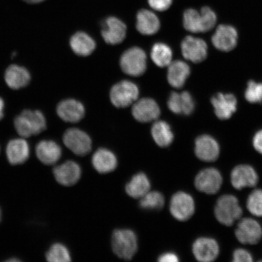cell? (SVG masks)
I'll return each instance as SVG.
<instances>
[{"instance_id": "obj_1", "label": "cell", "mask_w": 262, "mask_h": 262, "mask_svg": "<svg viewBox=\"0 0 262 262\" xmlns=\"http://www.w3.org/2000/svg\"><path fill=\"white\" fill-rule=\"evenodd\" d=\"M245 209L238 196L232 193L219 195L214 206V217L224 227H234L245 215Z\"/></svg>"}, {"instance_id": "obj_2", "label": "cell", "mask_w": 262, "mask_h": 262, "mask_svg": "<svg viewBox=\"0 0 262 262\" xmlns=\"http://www.w3.org/2000/svg\"><path fill=\"white\" fill-rule=\"evenodd\" d=\"M224 176L217 167L208 165L199 170L194 179V186L201 194L219 195L224 185Z\"/></svg>"}, {"instance_id": "obj_3", "label": "cell", "mask_w": 262, "mask_h": 262, "mask_svg": "<svg viewBox=\"0 0 262 262\" xmlns=\"http://www.w3.org/2000/svg\"><path fill=\"white\" fill-rule=\"evenodd\" d=\"M234 233L241 245L255 247L262 241V224L259 219L250 215H244L234 225Z\"/></svg>"}, {"instance_id": "obj_4", "label": "cell", "mask_w": 262, "mask_h": 262, "mask_svg": "<svg viewBox=\"0 0 262 262\" xmlns=\"http://www.w3.org/2000/svg\"><path fill=\"white\" fill-rule=\"evenodd\" d=\"M16 132L23 138L37 135L47 128V120L40 111L25 110L14 120Z\"/></svg>"}, {"instance_id": "obj_5", "label": "cell", "mask_w": 262, "mask_h": 262, "mask_svg": "<svg viewBox=\"0 0 262 262\" xmlns=\"http://www.w3.org/2000/svg\"><path fill=\"white\" fill-rule=\"evenodd\" d=\"M229 182L237 195L244 190L257 187L259 176L253 166L249 163H239L233 167L229 173Z\"/></svg>"}, {"instance_id": "obj_6", "label": "cell", "mask_w": 262, "mask_h": 262, "mask_svg": "<svg viewBox=\"0 0 262 262\" xmlns=\"http://www.w3.org/2000/svg\"><path fill=\"white\" fill-rule=\"evenodd\" d=\"M112 248L118 257L126 260L132 259L138 249L135 232L128 229L115 230L112 235Z\"/></svg>"}, {"instance_id": "obj_7", "label": "cell", "mask_w": 262, "mask_h": 262, "mask_svg": "<svg viewBox=\"0 0 262 262\" xmlns=\"http://www.w3.org/2000/svg\"><path fill=\"white\" fill-rule=\"evenodd\" d=\"M221 153L220 143L214 136L204 134L195 139L194 155L199 161L212 165L217 161Z\"/></svg>"}, {"instance_id": "obj_8", "label": "cell", "mask_w": 262, "mask_h": 262, "mask_svg": "<svg viewBox=\"0 0 262 262\" xmlns=\"http://www.w3.org/2000/svg\"><path fill=\"white\" fill-rule=\"evenodd\" d=\"M196 202L190 193L180 191L172 196L169 210L173 217L179 222H187L194 217L196 212Z\"/></svg>"}, {"instance_id": "obj_9", "label": "cell", "mask_w": 262, "mask_h": 262, "mask_svg": "<svg viewBox=\"0 0 262 262\" xmlns=\"http://www.w3.org/2000/svg\"><path fill=\"white\" fill-rule=\"evenodd\" d=\"M191 253L194 259L199 262L217 261L221 254L220 245L214 237L201 235L193 242Z\"/></svg>"}, {"instance_id": "obj_10", "label": "cell", "mask_w": 262, "mask_h": 262, "mask_svg": "<svg viewBox=\"0 0 262 262\" xmlns=\"http://www.w3.org/2000/svg\"><path fill=\"white\" fill-rule=\"evenodd\" d=\"M146 55L142 49L134 47L127 49L120 58V66L124 73L137 77L146 70Z\"/></svg>"}, {"instance_id": "obj_11", "label": "cell", "mask_w": 262, "mask_h": 262, "mask_svg": "<svg viewBox=\"0 0 262 262\" xmlns=\"http://www.w3.org/2000/svg\"><path fill=\"white\" fill-rule=\"evenodd\" d=\"M139 91L136 84L124 80L114 85L111 90V102L117 107H126L138 98Z\"/></svg>"}, {"instance_id": "obj_12", "label": "cell", "mask_w": 262, "mask_h": 262, "mask_svg": "<svg viewBox=\"0 0 262 262\" xmlns=\"http://www.w3.org/2000/svg\"><path fill=\"white\" fill-rule=\"evenodd\" d=\"M63 142L66 146L77 156H86L92 149L90 137L79 129L71 128L66 131Z\"/></svg>"}, {"instance_id": "obj_13", "label": "cell", "mask_w": 262, "mask_h": 262, "mask_svg": "<svg viewBox=\"0 0 262 262\" xmlns=\"http://www.w3.org/2000/svg\"><path fill=\"white\" fill-rule=\"evenodd\" d=\"M181 49L183 56L193 63H200L207 57V44L201 38L188 36L182 42Z\"/></svg>"}, {"instance_id": "obj_14", "label": "cell", "mask_w": 262, "mask_h": 262, "mask_svg": "<svg viewBox=\"0 0 262 262\" xmlns=\"http://www.w3.org/2000/svg\"><path fill=\"white\" fill-rule=\"evenodd\" d=\"M126 35V26L120 19L110 16L103 22L101 35L107 44H120L124 40Z\"/></svg>"}, {"instance_id": "obj_15", "label": "cell", "mask_w": 262, "mask_h": 262, "mask_svg": "<svg viewBox=\"0 0 262 262\" xmlns=\"http://www.w3.org/2000/svg\"><path fill=\"white\" fill-rule=\"evenodd\" d=\"M238 40V34L234 27L231 26L221 25L212 37L213 45L218 50L228 52L236 47Z\"/></svg>"}, {"instance_id": "obj_16", "label": "cell", "mask_w": 262, "mask_h": 262, "mask_svg": "<svg viewBox=\"0 0 262 262\" xmlns=\"http://www.w3.org/2000/svg\"><path fill=\"white\" fill-rule=\"evenodd\" d=\"M211 103L219 119L227 120L237 110L236 98L231 94L218 93L213 96Z\"/></svg>"}, {"instance_id": "obj_17", "label": "cell", "mask_w": 262, "mask_h": 262, "mask_svg": "<svg viewBox=\"0 0 262 262\" xmlns=\"http://www.w3.org/2000/svg\"><path fill=\"white\" fill-rule=\"evenodd\" d=\"M134 118L140 122L148 123L155 121L160 116L158 104L152 98H142L134 104L132 110Z\"/></svg>"}, {"instance_id": "obj_18", "label": "cell", "mask_w": 262, "mask_h": 262, "mask_svg": "<svg viewBox=\"0 0 262 262\" xmlns=\"http://www.w3.org/2000/svg\"><path fill=\"white\" fill-rule=\"evenodd\" d=\"M55 179L60 185L71 186L76 184L81 176L79 165L74 161H67L54 169Z\"/></svg>"}, {"instance_id": "obj_19", "label": "cell", "mask_w": 262, "mask_h": 262, "mask_svg": "<svg viewBox=\"0 0 262 262\" xmlns=\"http://www.w3.org/2000/svg\"><path fill=\"white\" fill-rule=\"evenodd\" d=\"M57 113L59 117L64 122L77 123L83 119L85 110L80 101L67 99L58 104Z\"/></svg>"}, {"instance_id": "obj_20", "label": "cell", "mask_w": 262, "mask_h": 262, "mask_svg": "<svg viewBox=\"0 0 262 262\" xmlns=\"http://www.w3.org/2000/svg\"><path fill=\"white\" fill-rule=\"evenodd\" d=\"M168 106L173 113L188 116L194 111L195 103L188 92H182L181 93L173 92L169 97Z\"/></svg>"}, {"instance_id": "obj_21", "label": "cell", "mask_w": 262, "mask_h": 262, "mask_svg": "<svg viewBox=\"0 0 262 262\" xmlns=\"http://www.w3.org/2000/svg\"><path fill=\"white\" fill-rule=\"evenodd\" d=\"M30 155L29 144L24 139H13L6 147V156L11 165H17L24 163Z\"/></svg>"}, {"instance_id": "obj_22", "label": "cell", "mask_w": 262, "mask_h": 262, "mask_svg": "<svg viewBox=\"0 0 262 262\" xmlns=\"http://www.w3.org/2000/svg\"><path fill=\"white\" fill-rule=\"evenodd\" d=\"M36 155L45 165H52L61 158V148L54 141L42 140L36 147Z\"/></svg>"}, {"instance_id": "obj_23", "label": "cell", "mask_w": 262, "mask_h": 262, "mask_svg": "<svg viewBox=\"0 0 262 262\" xmlns=\"http://www.w3.org/2000/svg\"><path fill=\"white\" fill-rule=\"evenodd\" d=\"M92 163L98 172L107 173L116 169L117 159L111 150L106 148H100L94 154Z\"/></svg>"}, {"instance_id": "obj_24", "label": "cell", "mask_w": 262, "mask_h": 262, "mask_svg": "<svg viewBox=\"0 0 262 262\" xmlns=\"http://www.w3.org/2000/svg\"><path fill=\"white\" fill-rule=\"evenodd\" d=\"M31 80L29 72L24 67L11 65L5 73V81L8 86L13 90H19L27 86Z\"/></svg>"}, {"instance_id": "obj_25", "label": "cell", "mask_w": 262, "mask_h": 262, "mask_svg": "<svg viewBox=\"0 0 262 262\" xmlns=\"http://www.w3.org/2000/svg\"><path fill=\"white\" fill-rule=\"evenodd\" d=\"M183 26L186 30L192 33L206 32L209 31L207 19L204 13L195 9L186 10L183 14Z\"/></svg>"}, {"instance_id": "obj_26", "label": "cell", "mask_w": 262, "mask_h": 262, "mask_svg": "<svg viewBox=\"0 0 262 262\" xmlns=\"http://www.w3.org/2000/svg\"><path fill=\"white\" fill-rule=\"evenodd\" d=\"M136 27L141 34L151 35L159 31L160 22L155 13L142 9L137 15Z\"/></svg>"}, {"instance_id": "obj_27", "label": "cell", "mask_w": 262, "mask_h": 262, "mask_svg": "<svg viewBox=\"0 0 262 262\" xmlns=\"http://www.w3.org/2000/svg\"><path fill=\"white\" fill-rule=\"evenodd\" d=\"M168 67L167 75L168 83L177 89L182 88L191 73L188 64L184 61L177 60L171 62Z\"/></svg>"}, {"instance_id": "obj_28", "label": "cell", "mask_w": 262, "mask_h": 262, "mask_svg": "<svg viewBox=\"0 0 262 262\" xmlns=\"http://www.w3.org/2000/svg\"><path fill=\"white\" fill-rule=\"evenodd\" d=\"M70 46L75 54L80 56H88L96 47L94 39L86 33L78 32L70 40Z\"/></svg>"}, {"instance_id": "obj_29", "label": "cell", "mask_w": 262, "mask_h": 262, "mask_svg": "<svg viewBox=\"0 0 262 262\" xmlns=\"http://www.w3.org/2000/svg\"><path fill=\"white\" fill-rule=\"evenodd\" d=\"M150 182L143 172H139L133 177L126 185L127 195L134 199H141L150 191Z\"/></svg>"}, {"instance_id": "obj_30", "label": "cell", "mask_w": 262, "mask_h": 262, "mask_svg": "<svg viewBox=\"0 0 262 262\" xmlns=\"http://www.w3.org/2000/svg\"><path fill=\"white\" fill-rule=\"evenodd\" d=\"M151 134L157 145L161 147L171 145L174 138L171 126L165 121H157L154 123Z\"/></svg>"}, {"instance_id": "obj_31", "label": "cell", "mask_w": 262, "mask_h": 262, "mask_svg": "<svg viewBox=\"0 0 262 262\" xmlns=\"http://www.w3.org/2000/svg\"><path fill=\"white\" fill-rule=\"evenodd\" d=\"M246 214L258 219H262V188L252 189L245 201Z\"/></svg>"}, {"instance_id": "obj_32", "label": "cell", "mask_w": 262, "mask_h": 262, "mask_svg": "<svg viewBox=\"0 0 262 262\" xmlns=\"http://www.w3.org/2000/svg\"><path fill=\"white\" fill-rule=\"evenodd\" d=\"M150 56L157 67L164 68L171 63L172 52L168 45L158 42L153 46Z\"/></svg>"}, {"instance_id": "obj_33", "label": "cell", "mask_w": 262, "mask_h": 262, "mask_svg": "<svg viewBox=\"0 0 262 262\" xmlns=\"http://www.w3.org/2000/svg\"><path fill=\"white\" fill-rule=\"evenodd\" d=\"M165 205V198L159 191H149L140 199V207L146 210H159Z\"/></svg>"}, {"instance_id": "obj_34", "label": "cell", "mask_w": 262, "mask_h": 262, "mask_svg": "<svg viewBox=\"0 0 262 262\" xmlns=\"http://www.w3.org/2000/svg\"><path fill=\"white\" fill-rule=\"evenodd\" d=\"M46 258L50 262H69L71 257L68 249L61 244H55L49 249Z\"/></svg>"}, {"instance_id": "obj_35", "label": "cell", "mask_w": 262, "mask_h": 262, "mask_svg": "<svg viewBox=\"0 0 262 262\" xmlns=\"http://www.w3.org/2000/svg\"><path fill=\"white\" fill-rule=\"evenodd\" d=\"M245 96L251 103H262V83L253 80L249 81Z\"/></svg>"}, {"instance_id": "obj_36", "label": "cell", "mask_w": 262, "mask_h": 262, "mask_svg": "<svg viewBox=\"0 0 262 262\" xmlns=\"http://www.w3.org/2000/svg\"><path fill=\"white\" fill-rule=\"evenodd\" d=\"M231 262H254V255L247 247L241 245L232 251Z\"/></svg>"}, {"instance_id": "obj_37", "label": "cell", "mask_w": 262, "mask_h": 262, "mask_svg": "<svg viewBox=\"0 0 262 262\" xmlns=\"http://www.w3.org/2000/svg\"><path fill=\"white\" fill-rule=\"evenodd\" d=\"M172 0H148L150 7L157 11H165L171 6Z\"/></svg>"}, {"instance_id": "obj_38", "label": "cell", "mask_w": 262, "mask_h": 262, "mask_svg": "<svg viewBox=\"0 0 262 262\" xmlns=\"http://www.w3.org/2000/svg\"><path fill=\"white\" fill-rule=\"evenodd\" d=\"M252 146L255 152L262 156V129L254 133L252 138Z\"/></svg>"}, {"instance_id": "obj_39", "label": "cell", "mask_w": 262, "mask_h": 262, "mask_svg": "<svg viewBox=\"0 0 262 262\" xmlns=\"http://www.w3.org/2000/svg\"><path fill=\"white\" fill-rule=\"evenodd\" d=\"M179 260L178 255L172 252L160 255L158 258V261L160 262H178Z\"/></svg>"}, {"instance_id": "obj_40", "label": "cell", "mask_w": 262, "mask_h": 262, "mask_svg": "<svg viewBox=\"0 0 262 262\" xmlns=\"http://www.w3.org/2000/svg\"><path fill=\"white\" fill-rule=\"evenodd\" d=\"M5 102L0 97V120L4 117Z\"/></svg>"}, {"instance_id": "obj_41", "label": "cell", "mask_w": 262, "mask_h": 262, "mask_svg": "<svg viewBox=\"0 0 262 262\" xmlns=\"http://www.w3.org/2000/svg\"><path fill=\"white\" fill-rule=\"evenodd\" d=\"M26 3H30V4H37L45 1V0H24Z\"/></svg>"}, {"instance_id": "obj_42", "label": "cell", "mask_w": 262, "mask_h": 262, "mask_svg": "<svg viewBox=\"0 0 262 262\" xmlns=\"http://www.w3.org/2000/svg\"><path fill=\"white\" fill-rule=\"evenodd\" d=\"M1 215H2L1 210H0V221H1Z\"/></svg>"}]
</instances>
